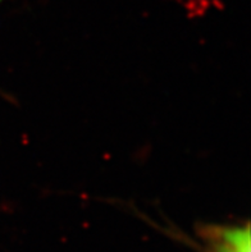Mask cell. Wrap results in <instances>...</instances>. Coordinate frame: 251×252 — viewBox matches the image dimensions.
<instances>
[{
    "mask_svg": "<svg viewBox=\"0 0 251 252\" xmlns=\"http://www.w3.org/2000/svg\"><path fill=\"white\" fill-rule=\"evenodd\" d=\"M201 236L209 252H251L249 224L241 225H208Z\"/></svg>",
    "mask_w": 251,
    "mask_h": 252,
    "instance_id": "1",
    "label": "cell"
}]
</instances>
